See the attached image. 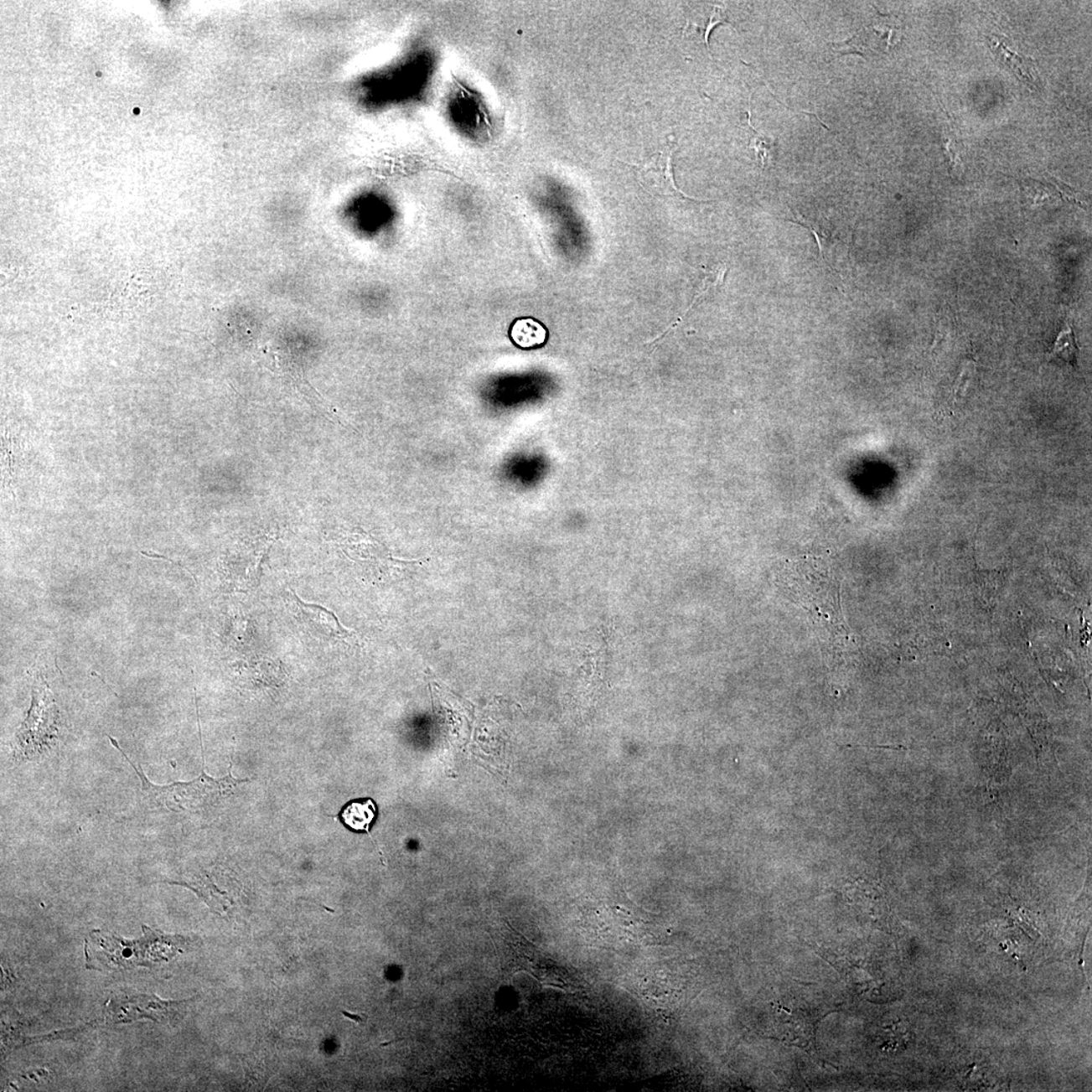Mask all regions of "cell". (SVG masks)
Listing matches in <instances>:
<instances>
[{
    "label": "cell",
    "mask_w": 1092,
    "mask_h": 1092,
    "mask_svg": "<svg viewBox=\"0 0 1092 1092\" xmlns=\"http://www.w3.org/2000/svg\"><path fill=\"white\" fill-rule=\"evenodd\" d=\"M143 938L125 939L112 933L95 929L85 944L88 970L122 971L152 967L168 962L193 949L199 939L183 934H168L143 924Z\"/></svg>",
    "instance_id": "1"
},
{
    "label": "cell",
    "mask_w": 1092,
    "mask_h": 1092,
    "mask_svg": "<svg viewBox=\"0 0 1092 1092\" xmlns=\"http://www.w3.org/2000/svg\"><path fill=\"white\" fill-rule=\"evenodd\" d=\"M438 54L428 46L411 48L393 65L360 82V101L371 109L422 104L433 86Z\"/></svg>",
    "instance_id": "2"
},
{
    "label": "cell",
    "mask_w": 1092,
    "mask_h": 1092,
    "mask_svg": "<svg viewBox=\"0 0 1092 1092\" xmlns=\"http://www.w3.org/2000/svg\"><path fill=\"white\" fill-rule=\"evenodd\" d=\"M110 741L117 751H120L122 756L126 758L133 770L139 776L142 783V792L144 797L150 803L158 806L168 808L169 810H188L199 811L207 810L210 806L217 805L225 798L232 794L233 790L241 783L247 780H239L233 776L231 766L227 776L215 779L208 775L203 767L200 776L190 782H174L170 785H156L150 782L146 777L143 770L135 765L130 760L125 752L122 750L119 743L114 737H109Z\"/></svg>",
    "instance_id": "3"
},
{
    "label": "cell",
    "mask_w": 1092,
    "mask_h": 1092,
    "mask_svg": "<svg viewBox=\"0 0 1092 1092\" xmlns=\"http://www.w3.org/2000/svg\"><path fill=\"white\" fill-rule=\"evenodd\" d=\"M445 120L453 130L469 143L484 145L496 132V122L486 97L476 86L463 80H454L443 101Z\"/></svg>",
    "instance_id": "4"
},
{
    "label": "cell",
    "mask_w": 1092,
    "mask_h": 1092,
    "mask_svg": "<svg viewBox=\"0 0 1092 1092\" xmlns=\"http://www.w3.org/2000/svg\"><path fill=\"white\" fill-rule=\"evenodd\" d=\"M56 706L50 693L47 689H35L28 717L16 733L14 755L24 760L42 756L56 737Z\"/></svg>",
    "instance_id": "5"
},
{
    "label": "cell",
    "mask_w": 1092,
    "mask_h": 1092,
    "mask_svg": "<svg viewBox=\"0 0 1092 1092\" xmlns=\"http://www.w3.org/2000/svg\"><path fill=\"white\" fill-rule=\"evenodd\" d=\"M190 1001H163L154 994L116 996L107 1001L104 1015L107 1023L115 1025L140 1020L173 1025L183 1018Z\"/></svg>",
    "instance_id": "6"
},
{
    "label": "cell",
    "mask_w": 1092,
    "mask_h": 1092,
    "mask_svg": "<svg viewBox=\"0 0 1092 1092\" xmlns=\"http://www.w3.org/2000/svg\"><path fill=\"white\" fill-rule=\"evenodd\" d=\"M675 149L668 147L659 154L654 155L644 164H633L638 169L639 179L646 185L653 186L663 193L679 194L685 199H695L686 195L675 185L673 173V156Z\"/></svg>",
    "instance_id": "7"
},
{
    "label": "cell",
    "mask_w": 1092,
    "mask_h": 1092,
    "mask_svg": "<svg viewBox=\"0 0 1092 1092\" xmlns=\"http://www.w3.org/2000/svg\"><path fill=\"white\" fill-rule=\"evenodd\" d=\"M987 44L998 61L1012 72L1017 80L1025 82L1027 85L1034 86L1038 80V73L1032 59L1013 50L1012 44H1010L1007 39L1003 36H989Z\"/></svg>",
    "instance_id": "8"
},
{
    "label": "cell",
    "mask_w": 1092,
    "mask_h": 1092,
    "mask_svg": "<svg viewBox=\"0 0 1092 1092\" xmlns=\"http://www.w3.org/2000/svg\"><path fill=\"white\" fill-rule=\"evenodd\" d=\"M378 815V807L371 798H360L352 800L342 808L340 821L347 829L355 832H366L370 835L371 825Z\"/></svg>",
    "instance_id": "9"
},
{
    "label": "cell",
    "mask_w": 1092,
    "mask_h": 1092,
    "mask_svg": "<svg viewBox=\"0 0 1092 1092\" xmlns=\"http://www.w3.org/2000/svg\"><path fill=\"white\" fill-rule=\"evenodd\" d=\"M293 599H295L303 617H306L307 620L311 622L316 628L321 629L322 634L336 639H346L351 635L349 631L346 630L339 624L337 617L323 608V607L303 603L296 595H293Z\"/></svg>",
    "instance_id": "10"
},
{
    "label": "cell",
    "mask_w": 1092,
    "mask_h": 1092,
    "mask_svg": "<svg viewBox=\"0 0 1092 1092\" xmlns=\"http://www.w3.org/2000/svg\"><path fill=\"white\" fill-rule=\"evenodd\" d=\"M546 335L545 327L532 319L517 321L512 330L514 342L522 349L542 345L546 340Z\"/></svg>",
    "instance_id": "11"
},
{
    "label": "cell",
    "mask_w": 1092,
    "mask_h": 1092,
    "mask_svg": "<svg viewBox=\"0 0 1092 1092\" xmlns=\"http://www.w3.org/2000/svg\"><path fill=\"white\" fill-rule=\"evenodd\" d=\"M1079 352L1074 329L1069 323H1066L1064 329L1058 334L1055 344L1048 355L1047 360H1060L1065 364L1075 366Z\"/></svg>",
    "instance_id": "12"
},
{
    "label": "cell",
    "mask_w": 1092,
    "mask_h": 1092,
    "mask_svg": "<svg viewBox=\"0 0 1092 1092\" xmlns=\"http://www.w3.org/2000/svg\"><path fill=\"white\" fill-rule=\"evenodd\" d=\"M976 365L972 360H966L961 366L959 375L953 386V403H959L965 398L967 394L969 386H970L974 376H976Z\"/></svg>",
    "instance_id": "13"
},
{
    "label": "cell",
    "mask_w": 1092,
    "mask_h": 1092,
    "mask_svg": "<svg viewBox=\"0 0 1092 1092\" xmlns=\"http://www.w3.org/2000/svg\"><path fill=\"white\" fill-rule=\"evenodd\" d=\"M831 45L832 51L836 53V57L845 55V54H861V55L865 56L867 51H868L864 38L862 36V33L857 34L856 36L849 39V40L840 43H831Z\"/></svg>",
    "instance_id": "14"
},
{
    "label": "cell",
    "mask_w": 1092,
    "mask_h": 1092,
    "mask_svg": "<svg viewBox=\"0 0 1092 1092\" xmlns=\"http://www.w3.org/2000/svg\"><path fill=\"white\" fill-rule=\"evenodd\" d=\"M1026 189L1028 200H1030L1031 204H1041L1049 202L1051 199L1054 198V194L1049 192L1047 185L1038 183V181L1035 180L1027 181Z\"/></svg>",
    "instance_id": "15"
},
{
    "label": "cell",
    "mask_w": 1092,
    "mask_h": 1092,
    "mask_svg": "<svg viewBox=\"0 0 1092 1092\" xmlns=\"http://www.w3.org/2000/svg\"><path fill=\"white\" fill-rule=\"evenodd\" d=\"M750 147L756 151L757 158L762 159L763 166L765 165L769 152H770L772 148L771 140L767 138L766 136L757 133L755 131V134H753L751 140Z\"/></svg>",
    "instance_id": "16"
},
{
    "label": "cell",
    "mask_w": 1092,
    "mask_h": 1092,
    "mask_svg": "<svg viewBox=\"0 0 1092 1092\" xmlns=\"http://www.w3.org/2000/svg\"><path fill=\"white\" fill-rule=\"evenodd\" d=\"M722 23H729L727 22L726 18H723V13L722 12V9L718 8H715L712 16V18H710V21L707 24L706 28H705V33H704V41L705 44H706V47L709 52H710V48H709L710 33H712V29L715 27H717V24H722Z\"/></svg>",
    "instance_id": "17"
},
{
    "label": "cell",
    "mask_w": 1092,
    "mask_h": 1092,
    "mask_svg": "<svg viewBox=\"0 0 1092 1092\" xmlns=\"http://www.w3.org/2000/svg\"><path fill=\"white\" fill-rule=\"evenodd\" d=\"M945 149H946L947 159L949 160V163L951 165L952 169L954 170L961 168V166H960L961 165L960 164L961 163H960L961 158H960V152L956 145L954 144V141L948 140L946 145H945Z\"/></svg>",
    "instance_id": "18"
},
{
    "label": "cell",
    "mask_w": 1092,
    "mask_h": 1092,
    "mask_svg": "<svg viewBox=\"0 0 1092 1092\" xmlns=\"http://www.w3.org/2000/svg\"><path fill=\"white\" fill-rule=\"evenodd\" d=\"M1056 183L1058 188H1059L1060 193L1064 194V197L1066 199V200H1069V202L1070 203L1084 205L1082 204V200L1084 199H1081V195L1079 194L1075 193L1074 189L1069 188V186L1061 184L1059 183V181H1056Z\"/></svg>",
    "instance_id": "19"
},
{
    "label": "cell",
    "mask_w": 1092,
    "mask_h": 1092,
    "mask_svg": "<svg viewBox=\"0 0 1092 1092\" xmlns=\"http://www.w3.org/2000/svg\"><path fill=\"white\" fill-rule=\"evenodd\" d=\"M342 1013L346 1017L350 1018V1020L355 1021L357 1023H364L366 1020V1017L364 1015H352V1013L347 1012H342Z\"/></svg>",
    "instance_id": "20"
}]
</instances>
